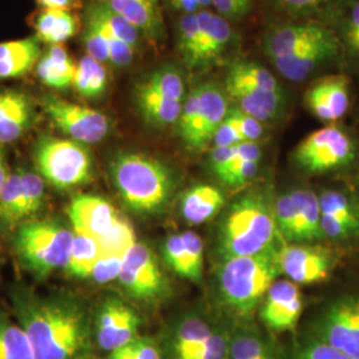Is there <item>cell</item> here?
I'll return each instance as SVG.
<instances>
[{"instance_id": "cell-1", "label": "cell", "mask_w": 359, "mask_h": 359, "mask_svg": "<svg viewBox=\"0 0 359 359\" xmlns=\"http://www.w3.org/2000/svg\"><path fill=\"white\" fill-rule=\"evenodd\" d=\"M15 317L36 359H90L93 334L84 308L69 298L19 295Z\"/></svg>"}, {"instance_id": "cell-2", "label": "cell", "mask_w": 359, "mask_h": 359, "mask_svg": "<svg viewBox=\"0 0 359 359\" xmlns=\"http://www.w3.org/2000/svg\"><path fill=\"white\" fill-rule=\"evenodd\" d=\"M111 173L123 201L135 212L160 210L173 191L169 168L147 154H117L111 164Z\"/></svg>"}, {"instance_id": "cell-3", "label": "cell", "mask_w": 359, "mask_h": 359, "mask_svg": "<svg viewBox=\"0 0 359 359\" xmlns=\"http://www.w3.org/2000/svg\"><path fill=\"white\" fill-rule=\"evenodd\" d=\"M274 209L257 193L231 205L222 225L219 248L226 258L255 256L274 248L277 234Z\"/></svg>"}, {"instance_id": "cell-4", "label": "cell", "mask_w": 359, "mask_h": 359, "mask_svg": "<svg viewBox=\"0 0 359 359\" xmlns=\"http://www.w3.org/2000/svg\"><path fill=\"white\" fill-rule=\"evenodd\" d=\"M277 253L278 250L271 248L255 256L225 259L218 273V283L228 306L240 314L253 311L281 273Z\"/></svg>"}, {"instance_id": "cell-5", "label": "cell", "mask_w": 359, "mask_h": 359, "mask_svg": "<svg viewBox=\"0 0 359 359\" xmlns=\"http://www.w3.org/2000/svg\"><path fill=\"white\" fill-rule=\"evenodd\" d=\"M224 90L238 109L261 123L273 120L283 108V90L277 77L249 60H236L229 67Z\"/></svg>"}, {"instance_id": "cell-6", "label": "cell", "mask_w": 359, "mask_h": 359, "mask_svg": "<svg viewBox=\"0 0 359 359\" xmlns=\"http://www.w3.org/2000/svg\"><path fill=\"white\" fill-rule=\"evenodd\" d=\"M75 231L53 221H31L16 234L15 246L22 262L39 277L65 269L74 246Z\"/></svg>"}, {"instance_id": "cell-7", "label": "cell", "mask_w": 359, "mask_h": 359, "mask_svg": "<svg viewBox=\"0 0 359 359\" xmlns=\"http://www.w3.org/2000/svg\"><path fill=\"white\" fill-rule=\"evenodd\" d=\"M228 114L225 90L212 81L200 83L184 100L176 124L180 139L192 151H204Z\"/></svg>"}, {"instance_id": "cell-8", "label": "cell", "mask_w": 359, "mask_h": 359, "mask_svg": "<svg viewBox=\"0 0 359 359\" xmlns=\"http://www.w3.org/2000/svg\"><path fill=\"white\" fill-rule=\"evenodd\" d=\"M185 97V80L175 65L158 67L135 87L136 105L154 127L177 124Z\"/></svg>"}, {"instance_id": "cell-9", "label": "cell", "mask_w": 359, "mask_h": 359, "mask_svg": "<svg viewBox=\"0 0 359 359\" xmlns=\"http://www.w3.org/2000/svg\"><path fill=\"white\" fill-rule=\"evenodd\" d=\"M39 175L59 189L84 185L92 177V157L87 145L71 139L46 136L35 148Z\"/></svg>"}, {"instance_id": "cell-10", "label": "cell", "mask_w": 359, "mask_h": 359, "mask_svg": "<svg viewBox=\"0 0 359 359\" xmlns=\"http://www.w3.org/2000/svg\"><path fill=\"white\" fill-rule=\"evenodd\" d=\"M357 156L355 142L345 129L330 124L306 136L293 152L295 164L308 173L347 167Z\"/></svg>"}, {"instance_id": "cell-11", "label": "cell", "mask_w": 359, "mask_h": 359, "mask_svg": "<svg viewBox=\"0 0 359 359\" xmlns=\"http://www.w3.org/2000/svg\"><path fill=\"white\" fill-rule=\"evenodd\" d=\"M314 337L351 359H359V297L345 295L323 309Z\"/></svg>"}, {"instance_id": "cell-12", "label": "cell", "mask_w": 359, "mask_h": 359, "mask_svg": "<svg viewBox=\"0 0 359 359\" xmlns=\"http://www.w3.org/2000/svg\"><path fill=\"white\" fill-rule=\"evenodd\" d=\"M43 107L55 127L74 142L96 144L104 140L111 130L108 116L90 107L71 103L53 95L44 99Z\"/></svg>"}, {"instance_id": "cell-13", "label": "cell", "mask_w": 359, "mask_h": 359, "mask_svg": "<svg viewBox=\"0 0 359 359\" xmlns=\"http://www.w3.org/2000/svg\"><path fill=\"white\" fill-rule=\"evenodd\" d=\"M229 341L200 317L180 322L172 334V359H229Z\"/></svg>"}, {"instance_id": "cell-14", "label": "cell", "mask_w": 359, "mask_h": 359, "mask_svg": "<svg viewBox=\"0 0 359 359\" xmlns=\"http://www.w3.org/2000/svg\"><path fill=\"white\" fill-rule=\"evenodd\" d=\"M118 281L129 295L142 301L156 299L167 289V280L157 258L142 243H136L126 253Z\"/></svg>"}, {"instance_id": "cell-15", "label": "cell", "mask_w": 359, "mask_h": 359, "mask_svg": "<svg viewBox=\"0 0 359 359\" xmlns=\"http://www.w3.org/2000/svg\"><path fill=\"white\" fill-rule=\"evenodd\" d=\"M338 36L332 27L318 22H299L276 27L266 34L262 43L265 55L271 60L292 56L309 47Z\"/></svg>"}, {"instance_id": "cell-16", "label": "cell", "mask_w": 359, "mask_h": 359, "mask_svg": "<svg viewBox=\"0 0 359 359\" xmlns=\"http://www.w3.org/2000/svg\"><path fill=\"white\" fill-rule=\"evenodd\" d=\"M280 271L295 285L325 281L333 269V256L329 250L305 246L286 245L277 253Z\"/></svg>"}, {"instance_id": "cell-17", "label": "cell", "mask_w": 359, "mask_h": 359, "mask_svg": "<svg viewBox=\"0 0 359 359\" xmlns=\"http://www.w3.org/2000/svg\"><path fill=\"white\" fill-rule=\"evenodd\" d=\"M140 318L128 305L111 299L99 310L93 338L105 353L124 346L139 337Z\"/></svg>"}, {"instance_id": "cell-18", "label": "cell", "mask_w": 359, "mask_h": 359, "mask_svg": "<svg viewBox=\"0 0 359 359\" xmlns=\"http://www.w3.org/2000/svg\"><path fill=\"white\" fill-rule=\"evenodd\" d=\"M310 112L326 123H334L350 109V79L345 74L320 77L305 92Z\"/></svg>"}, {"instance_id": "cell-19", "label": "cell", "mask_w": 359, "mask_h": 359, "mask_svg": "<svg viewBox=\"0 0 359 359\" xmlns=\"http://www.w3.org/2000/svg\"><path fill=\"white\" fill-rule=\"evenodd\" d=\"M68 216L74 231L100 240L118 221V213L114 205L103 197L81 194L75 197L68 206Z\"/></svg>"}, {"instance_id": "cell-20", "label": "cell", "mask_w": 359, "mask_h": 359, "mask_svg": "<svg viewBox=\"0 0 359 359\" xmlns=\"http://www.w3.org/2000/svg\"><path fill=\"white\" fill-rule=\"evenodd\" d=\"M342 59V48L338 36L321 44L309 47L304 51L271 60L276 71L290 81H305L322 68Z\"/></svg>"}, {"instance_id": "cell-21", "label": "cell", "mask_w": 359, "mask_h": 359, "mask_svg": "<svg viewBox=\"0 0 359 359\" xmlns=\"http://www.w3.org/2000/svg\"><path fill=\"white\" fill-rule=\"evenodd\" d=\"M302 294L292 281H276L264 298L261 318L271 330L294 329L302 313Z\"/></svg>"}, {"instance_id": "cell-22", "label": "cell", "mask_w": 359, "mask_h": 359, "mask_svg": "<svg viewBox=\"0 0 359 359\" xmlns=\"http://www.w3.org/2000/svg\"><path fill=\"white\" fill-rule=\"evenodd\" d=\"M32 120L34 108L23 92L0 90V145L19 140Z\"/></svg>"}, {"instance_id": "cell-23", "label": "cell", "mask_w": 359, "mask_h": 359, "mask_svg": "<svg viewBox=\"0 0 359 359\" xmlns=\"http://www.w3.org/2000/svg\"><path fill=\"white\" fill-rule=\"evenodd\" d=\"M117 15L136 27L142 38L160 41L164 38V20L158 0H103Z\"/></svg>"}, {"instance_id": "cell-24", "label": "cell", "mask_w": 359, "mask_h": 359, "mask_svg": "<svg viewBox=\"0 0 359 359\" xmlns=\"http://www.w3.org/2000/svg\"><path fill=\"white\" fill-rule=\"evenodd\" d=\"M36 36L0 41V80L26 76L41 57Z\"/></svg>"}, {"instance_id": "cell-25", "label": "cell", "mask_w": 359, "mask_h": 359, "mask_svg": "<svg viewBox=\"0 0 359 359\" xmlns=\"http://www.w3.org/2000/svg\"><path fill=\"white\" fill-rule=\"evenodd\" d=\"M353 0H273L278 11L335 28Z\"/></svg>"}, {"instance_id": "cell-26", "label": "cell", "mask_w": 359, "mask_h": 359, "mask_svg": "<svg viewBox=\"0 0 359 359\" xmlns=\"http://www.w3.org/2000/svg\"><path fill=\"white\" fill-rule=\"evenodd\" d=\"M77 63L63 46H50L36 65V76L48 88L68 90L74 84Z\"/></svg>"}, {"instance_id": "cell-27", "label": "cell", "mask_w": 359, "mask_h": 359, "mask_svg": "<svg viewBox=\"0 0 359 359\" xmlns=\"http://www.w3.org/2000/svg\"><path fill=\"white\" fill-rule=\"evenodd\" d=\"M35 36L50 46H63L80 29V20L72 11L40 10L34 19Z\"/></svg>"}, {"instance_id": "cell-28", "label": "cell", "mask_w": 359, "mask_h": 359, "mask_svg": "<svg viewBox=\"0 0 359 359\" xmlns=\"http://www.w3.org/2000/svg\"><path fill=\"white\" fill-rule=\"evenodd\" d=\"M295 209V229L293 241L310 243L323 238L321 228L320 198L310 191L297 189L290 193Z\"/></svg>"}, {"instance_id": "cell-29", "label": "cell", "mask_w": 359, "mask_h": 359, "mask_svg": "<svg viewBox=\"0 0 359 359\" xmlns=\"http://www.w3.org/2000/svg\"><path fill=\"white\" fill-rule=\"evenodd\" d=\"M177 50L189 69L209 67L206 62L205 44L197 13L181 15L176 31Z\"/></svg>"}, {"instance_id": "cell-30", "label": "cell", "mask_w": 359, "mask_h": 359, "mask_svg": "<svg viewBox=\"0 0 359 359\" xmlns=\"http://www.w3.org/2000/svg\"><path fill=\"white\" fill-rule=\"evenodd\" d=\"M225 204L222 192L212 185H196L182 196L181 213L189 224H203Z\"/></svg>"}, {"instance_id": "cell-31", "label": "cell", "mask_w": 359, "mask_h": 359, "mask_svg": "<svg viewBox=\"0 0 359 359\" xmlns=\"http://www.w3.org/2000/svg\"><path fill=\"white\" fill-rule=\"evenodd\" d=\"M205 44L208 65H216L233 44V29L226 19L218 13L201 10L197 13Z\"/></svg>"}, {"instance_id": "cell-32", "label": "cell", "mask_w": 359, "mask_h": 359, "mask_svg": "<svg viewBox=\"0 0 359 359\" xmlns=\"http://www.w3.org/2000/svg\"><path fill=\"white\" fill-rule=\"evenodd\" d=\"M108 87L107 67L90 55L77 62L76 74L72 88L86 99H97Z\"/></svg>"}, {"instance_id": "cell-33", "label": "cell", "mask_w": 359, "mask_h": 359, "mask_svg": "<svg viewBox=\"0 0 359 359\" xmlns=\"http://www.w3.org/2000/svg\"><path fill=\"white\" fill-rule=\"evenodd\" d=\"M100 257H102V249L97 240L86 234L75 233L74 246H72L71 256L65 270L68 271L69 276L75 278L88 280Z\"/></svg>"}, {"instance_id": "cell-34", "label": "cell", "mask_w": 359, "mask_h": 359, "mask_svg": "<svg viewBox=\"0 0 359 359\" xmlns=\"http://www.w3.org/2000/svg\"><path fill=\"white\" fill-rule=\"evenodd\" d=\"M0 359H36L19 322L0 313Z\"/></svg>"}, {"instance_id": "cell-35", "label": "cell", "mask_w": 359, "mask_h": 359, "mask_svg": "<svg viewBox=\"0 0 359 359\" xmlns=\"http://www.w3.org/2000/svg\"><path fill=\"white\" fill-rule=\"evenodd\" d=\"M87 13L96 18L114 36L126 41L136 51L140 48L142 39L140 31L136 27L132 26L124 18L112 11L103 0L92 1L87 8Z\"/></svg>"}, {"instance_id": "cell-36", "label": "cell", "mask_w": 359, "mask_h": 359, "mask_svg": "<svg viewBox=\"0 0 359 359\" xmlns=\"http://www.w3.org/2000/svg\"><path fill=\"white\" fill-rule=\"evenodd\" d=\"M342 57L359 65V0H353L335 26Z\"/></svg>"}, {"instance_id": "cell-37", "label": "cell", "mask_w": 359, "mask_h": 359, "mask_svg": "<svg viewBox=\"0 0 359 359\" xmlns=\"http://www.w3.org/2000/svg\"><path fill=\"white\" fill-rule=\"evenodd\" d=\"M25 218V201L18 170L8 175L0 189V221L6 225H13Z\"/></svg>"}, {"instance_id": "cell-38", "label": "cell", "mask_w": 359, "mask_h": 359, "mask_svg": "<svg viewBox=\"0 0 359 359\" xmlns=\"http://www.w3.org/2000/svg\"><path fill=\"white\" fill-rule=\"evenodd\" d=\"M229 359H274V354L262 337L243 332L229 341Z\"/></svg>"}, {"instance_id": "cell-39", "label": "cell", "mask_w": 359, "mask_h": 359, "mask_svg": "<svg viewBox=\"0 0 359 359\" xmlns=\"http://www.w3.org/2000/svg\"><path fill=\"white\" fill-rule=\"evenodd\" d=\"M102 255L126 256V253L137 243L136 234L127 219L118 218L115 226L100 240H97Z\"/></svg>"}, {"instance_id": "cell-40", "label": "cell", "mask_w": 359, "mask_h": 359, "mask_svg": "<svg viewBox=\"0 0 359 359\" xmlns=\"http://www.w3.org/2000/svg\"><path fill=\"white\" fill-rule=\"evenodd\" d=\"M318 198L322 215L359 225V205L348 198L346 194L329 191Z\"/></svg>"}, {"instance_id": "cell-41", "label": "cell", "mask_w": 359, "mask_h": 359, "mask_svg": "<svg viewBox=\"0 0 359 359\" xmlns=\"http://www.w3.org/2000/svg\"><path fill=\"white\" fill-rule=\"evenodd\" d=\"M20 175V185L25 201V216L26 218L32 217L38 213L44 204L46 197V187L44 181L39 173L29 170H19Z\"/></svg>"}, {"instance_id": "cell-42", "label": "cell", "mask_w": 359, "mask_h": 359, "mask_svg": "<svg viewBox=\"0 0 359 359\" xmlns=\"http://www.w3.org/2000/svg\"><path fill=\"white\" fill-rule=\"evenodd\" d=\"M105 359H161V353L152 339L137 337L127 345L108 353Z\"/></svg>"}, {"instance_id": "cell-43", "label": "cell", "mask_w": 359, "mask_h": 359, "mask_svg": "<svg viewBox=\"0 0 359 359\" xmlns=\"http://www.w3.org/2000/svg\"><path fill=\"white\" fill-rule=\"evenodd\" d=\"M83 41L87 50V55H90L103 65H109V51L103 32L100 27L97 26V23L88 15H86Z\"/></svg>"}, {"instance_id": "cell-44", "label": "cell", "mask_w": 359, "mask_h": 359, "mask_svg": "<svg viewBox=\"0 0 359 359\" xmlns=\"http://www.w3.org/2000/svg\"><path fill=\"white\" fill-rule=\"evenodd\" d=\"M88 15L90 18H92L97 26L100 27L102 32H103L104 38L107 41V46H108V51H109V65H114L116 68H126L128 65H132L133 59H135V53L136 50L127 44L126 41L120 40L118 38L114 36L105 27L96 19L93 18L90 13H86Z\"/></svg>"}, {"instance_id": "cell-45", "label": "cell", "mask_w": 359, "mask_h": 359, "mask_svg": "<svg viewBox=\"0 0 359 359\" xmlns=\"http://www.w3.org/2000/svg\"><path fill=\"white\" fill-rule=\"evenodd\" d=\"M164 257H165L168 265L177 274L191 280L188 257H187L181 234H172L168 237L167 241L164 244Z\"/></svg>"}, {"instance_id": "cell-46", "label": "cell", "mask_w": 359, "mask_h": 359, "mask_svg": "<svg viewBox=\"0 0 359 359\" xmlns=\"http://www.w3.org/2000/svg\"><path fill=\"white\" fill-rule=\"evenodd\" d=\"M182 241L185 246V252L188 257L191 281H198L203 274V264H204V244L200 236L194 231H184L181 233Z\"/></svg>"}, {"instance_id": "cell-47", "label": "cell", "mask_w": 359, "mask_h": 359, "mask_svg": "<svg viewBox=\"0 0 359 359\" xmlns=\"http://www.w3.org/2000/svg\"><path fill=\"white\" fill-rule=\"evenodd\" d=\"M293 359H351L337 348L329 346L317 337L311 335L297 348Z\"/></svg>"}, {"instance_id": "cell-48", "label": "cell", "mask_w": 359, "mask_h": 359, "mask_svg": "<svg viewBox=\"0 0 359 359\" xmlns=\"http://www.w3.org/2000/svg\"><path fill=\"white\" fill-rule=\"evenodd\" d=\"M274 218L277 229L289 240L294 238L295 209L290 194L281 196L274 206Z\"/></svg>"}, {"instance_id": "cell-49", "label": "cell", "mask_w": 359, "mask_h": 359, "mask_svg": "<svg viewBox=\"0 0 359 359\" xmlns=\"http://www.w3.org/2000/svg\"><path fill=\"white\" fill-rule=\"evenodd\" d=\"M228 117L234 123L236 128L238 129L244 142H257V140H259L261 136L264 135L262 123L252 116L246 115L238 108L231 109Z\"/></svg>"}, {"instance_id": "cell-50", "label": "cell", "mask_w": 359, "mask_h": 359, "mask_svg": "<svg viewBox=\"0 0 359 359\" xmlns=\"http://www.w3.org/2000/svg\"><path fill=\"white\" fill-rule=\"evenodd\" d=\"M123 259L124 256L102 255L92 271L90 278L97 283H108L118 280L123 268Z\"/></svg>"}, {"instance_id": "cell-51", "label": "cell", "mask_w": 359, "mask_h": 359, "mask_svg": "<svg viewBox=\"0 0 359 359\" xmlns=\"http://www.w3.org/2000/svg\"><path fill=\"white\" fill-rule=\"evenodd\" d=\"M237 151H238V148H237ZM258 165H259V161L243 160L238 156V158L236 160V163L233 164V167L231 168V170L228 172L226 177L222 182L231 188L243 187L246 181H249L256 176V173L258 172Z\"/></svg>"}, {"instance_id": "cell-52", "label": "cell", "mask_w": 359, "mask_h": 359, "mask_svg": "<svg viewBox=\"0 0 359 359\" xmlns=\"http://www.w3.org/2000/svg\"><path fill=\"white\" fill-rule=\"evenodd\" d=\"M238 158L237 145L234 147H225V148H213L210 152V165L218 179L224 181L228 172L231 170L233 164Z\"/></svg>"}, {"instance_id": "cell-53", "label": "cell", "mask_w": 359, "mask_h": 359, "mask_svg": "<svg viewBox=\"0 0 359 359\" xmlns=\"http://www.w3.org/2000/svg\"><path fill=\"white\" fill-rule=\"evenodd\" d=\"M321 228L325 237L333 240H345L359 233V225L330 217L321 213Z\"/></svg>"}, {"instance_id": "cell-54", "label": "cell", "mask_w": 359, "mask_h": 359, "mask_svg": "<svg viewBox=\"0 0 359 359\" xmlns=\"http://www.w3.org/2000/svg\"><path fill=\"white\" fill-rule=\"evenodd\" d=\"M216 13L226 20L243 18L250 10L253 0H209Z\"/></svg>"}, {"instance_id": "cell-55", "label": "cell", "mask_w": 359, "mask_h": 359, "mask_svg": "<svg viewBox=\"0 0 359 359\" xmlns=\"http://www.w3.org/2000/svg\"><path fill=\"white\" fill-rule=\"evenodd\" d=\"M212 142L216 148H225V147L238 145V144L244 142V139L240 135L238 129L236 128L234 123L226 116L224 123L216 130Z\"/></svg>"}, {"instance_id": "cell-56", "label": "cell", "mask_w": 359, "mask_h": 359, "mask_svg": "<svg viewBox=\"0 0 359 359\" xmlns=\"http://www.w3.org/2000/svg\"><path fill=\"white\" fill-rule=\"evenodd\" d=\"M40 10H59V11H75L81 8L80 0H36Z\"/></svg>"}, {"instance_id": "cell-57", "label": "cell", "mask_w": 359, "mask_h": 359, "mask_svg": "<svg viewBox=\"0 0 359 359\" xmlns=\"http://www.w3.org/2000/svg\"><path fill=\"white\" fill-rule=\"evenodd\" d=\"M168 3L182 15L200 13L203 8L198 0H168Z\"/></svg>"}, {"instance_id": "cell-58", "label": "cell", "mask_w": 359, "mask_h": 359, "mask_svg": "<svg viewBox=\"0 0 359 359\" xmlns=\"http://www.w3.org/2000/svg\"><path fill=\"white\" fill-rule=\"evenodd\" d=\"M8 169H7V164H6V157H4V154L1 152V149H0V189H1V187L4 185V182H6V180L8 177Z\"/></svg>"}, {"instance_id": "cell-59", "label": "cell", "mask_w": 359, "mask_h": 359, "mask_svg": "<svg viewBox=\"0 0 359 359\" xmlns=\"http://www.w3.org/2000/svg\"><path fill=\"white\" fill-rule=\"evenodd\" d=\"M198 3H200L203 10H208L210 7V1L209 0H198Z\"/></svg>"}]
</instances>
